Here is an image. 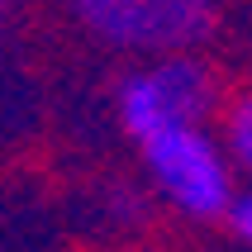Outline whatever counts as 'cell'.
Masks as SVG:
<instances>
[{
	"instance_id": "obj_4",
	"label": "cell",
	"mask_w": 252,
	"mask_h": 252,
	"mask_svg": "<svg viewBox=\"0 0 252 252\" xmlns=\"http://www.w3.org/2000/svg\"><path fill=\"white\" fill-rule=\"evenodd\" d=\"M219 143H224L228 162L238 176L252 181V91L233 95L224 105V119H219Z\"/></svg>"
},
{
	"instance_id": "obj_2",
	"label": "cell",
	"mask_w": 252,
	"mask_h": 252,
	"mask_svg": "<svg viewBox=\"0 0 252 252\" xmlns=\"http://www.w3.org/2000/svg\"><path fill=\"white\" fill-rule=\"evenodd\" d=\"M71 19L114 53H195L219 29V0H67Z\"/></svg>"
},
{
	"instance_id": "obj_3",
	"label": "cell",
	"mask_w": 252,
	"mask_h": 252,
	"mask_svg": "<svg viewBox=\"0 0 252 252\" xmlns=\"http://www.w3.org/2000/svg\"><path fill=\"white\" fill-rule=\"evenodd\" d=\"M119 124L133 143L176 124H210L219 105V81L195 53H162L133 67L119 86Z\"/></svg>"
},
{
	"instance_id": "obj_1",
	"label": "cell",
	"mask_w": 252,
	"mask_h": 252,
	"mask_svg": "<svg viewBox=\"0 0 252 252\" xmlns=\"http://www.w3.org/2000/svg\"><path fill=\"white\" fill-rule=\"evenodd\" d=\"M138 157L153 176L157 195L186 219H228L233 210V162L224 143L210 133V124H176L162 133H148L138 143Z\"/></svg>"
},
{
	"instance_id": "obj_5",
	"label": "cell",
	"mask_w": 252,
	"mask_h": 252,
	"mask_svg": "<svg viewBox=\"0 0 252 252\" xmlns=\"http://www.w3.org/2000/svg\"><path fill=\"white\" fill-rule=\"evenodd\" d=\"M228 224L238 228V238H248V243H252V190L233 200V210H228Z\"/></svg>"
},
{
	"instance_id": "obj_6",
	"label": "cell",
	"mask_w": 252,
	"mask_h": 252,
	"mask_svg": "<svg viewBox=\"0 0 252 252\" xmlns=\"http://www.w3.org/2000/svg\"><path fill=\"white\" fill-rule=\"evenodd\" d=\"M5 10H10V0H0V14H5Z\"/></svg>"
}]
</instances>
